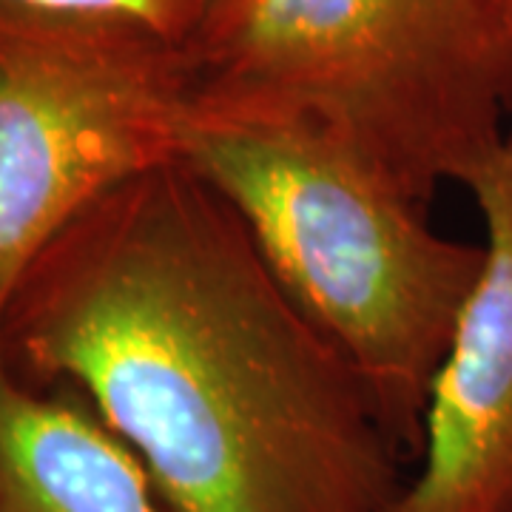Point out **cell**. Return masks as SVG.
Instances as JSON below:
<instances>
[{
	"label": "cell",
	"mask_w": 512,
	"mask_h": 512,
	"mask_svg": "<svg viewBox=\"0 0 512 512\" xmlns=\"http://www.w3.org/2000/svg\"><path fill=\"white\" fill-rule=\"evenodd\" d=\"M0 362L80 393L165 512H387L404 487L362 376L183 157L114 185L40 254Z\"/></svg>",
	"instance_id": "cell-1"
},
{
	"label": "cell",
	"mask_w": 512,
	"mask_h": 512,
	"mask_svg": "<svg viewBox=\"0 0 512 512\" xmlns=\"http://www.w3.org/2000/svg\"><path fill=\"white\" fill-rule=\"evenodd\" d=\"M194 114L299 123L427 208L507 148L512 0H211Z\"/></svg>",
	"instance_id": "cell-2"
},
{
	"label": "cell",
	"mask_w": 512,
	"mask_h": 512,
	"mask_svg": "<svg viewBox=\"0 0 512 512\" xmlns=\"http://www.w3.org/2000/svg\"><path fill=\"white\" fill-rule=\"evenodd\" d=\"M183 160L234 205L293 302L362 376L384 430L419 458L430 384L487 245L439 234L427 208L299 123L191 111Z\"/></svg>",
	"instance_id": "cell-3"
},
{
	"label": "cell",
	"mask_w": 512,
	"mask_h": 512,
	"mask_svg": "<svg viewBox=\"0 0 512 512\" xmlns=\"http://www.w3.org/2000/svg\"><path fill=\"white\" fill-rule=\"evenodd\" d=\"M191 111L183 46L0 3V328L23 276L94 200L183 157Z\"/></svg>",
	"instance_id": "cell-4"
},
{
	"label": "cell",
	"mask_w": 512,
	"mask_h": 512,
	"mask_svg": "<svg viewBox=\"0 0 512 512\" xmlns=\"http://www.w3.org/2000/svg\"><path fill=\"white\" fill-rule=\"evenodd\" d=\"M470 191L487 268L430 384L419 473L387 512H512V131Z\"/></svg>",
	"instance_id": "cell-5"
},
{
	"label": "cell",
	"mask_w": 512,
	"mask_h": 512,
	"mask_svg": "<svg viewBox=\"0 0 512 512\" xmlns=\"http://www.w3.org/2000/svg\"><path fill=\"white\" fill-rule=\"evenodd\" d=\"M0 512H165L143 464L69 387L0 362Z\"/></svg>",
	"instance_id": "cell-6"
},
{
	"label": "cell",
	"mask_w": 512,
	"mask_h": 512,
	"mask_svg": "<svg viewBox=\"0 0 512 512\" xmlns=\"http://www.w3.org/2000/svg\"><path fill=\"white\" fill-rule=\"evenodd\" d=\"M12 6L77 15V18L123 20L143 26L154 35L185 46L197 35L200 23L211 9V0H0Z\"/></svg>",
	"instance_id": "cell-7"
}]
</instances>
